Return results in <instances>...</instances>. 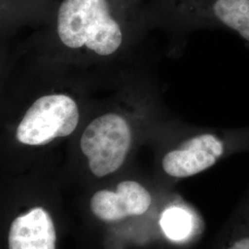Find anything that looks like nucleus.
<instances>
[{"mask_svg": "<svg viewBox=\"0 0 249 249\" xmlns=\"http://www.w3.org/2000/svg\"><path fill=\"white\" fill-rule=\"evenodd\" d=\"M131 116L126 110L108 109L94 116L83 129L80 151L96 178L109 176L124 164L133 141Z\"/></svg>", "mask_w": 249, "mask_h": 249, "instance_id": "nucleus-2", "label": "nucleus"}, {"mask_svg": "<svg viewBox=\"0 0 249 249\" xmlns=\"http://www.w3.org/2000/svg\"><path fill=\"white\" fill-rule=\"evenodd\" d=\"M151 204L148 190L132 180L120 182L116 191L100 190L90 198V210L104 222H116L145 213Z\"/></svg>", "mask_w": 249, "mask_h": 249, "instance_id": "nucleus-6", "label": "nucleus"}, {"mask_svg": "<svg viewBox=\"0 0 249 249\" xmlns=\"http://www.w3.org/2000/svg\"><path fill=\"white\" fill-rule=\"evenodd\" d=\"M53 220L43 208L17 217L10 225L9 249H55Z\"/></svg>", "mask_w": 249, "mask_h": 249, "instance_id": "nucleus-7", "label": "nucleus"}, {"mask_svg": "<svg viewBox=\"0 0 249 249\" xmlns=\"http://www.w3.org/2000/svg\"><path fill=\"white\" fill-rule=\"evenodd\" d=\"M55 36L70 53L113 56L126 42L124 9L119 0H62L56 13Z\"/></svg>", "mask_w": 249, "mask_h": 249, "instance_id": "nucleus-1", "label": "nucleus"}, {"mask_svg": "<svg viewBox=\"0 0 249 249\" xmlns=\"http://www.w3.org/2000/svg\"><path fill=\"white\" fill-rule=\"evenodd\" d=\"M160 227L165 235L173 241L186 239L192 230V217L180 207H171L164 211L160 221Z\"/></svg>", "mask_w": 249, "mask_h": 249, "instance_id": "nucleus-8", "label": "nucleus"}, {"mask_svg": "<svg viewBox=\"0 0 249 249\" xmlns=\"http://www.w3.org/2000/svg\"><path fill=\"white\" fill-rule=\"evenodd\" d=\"M249 149V128L202 130L166 151L161 168L171 178H190L214 166L232 151Z\"/></svg>", "mask_w": 249, "mask_h": 249, "instance_id": "nucleus-3", "label": "nucleus"}, {"mask_svg": "<svg viewBox=\"0 0 249 249\" xmlns=\"http://www.w3.org/2000/svg\"><path fill=\"white\" fill-rule=\"evenodd\" d=\"M165 20L180 30L223 29L249 45V0H160Z\"/></svg>", "mask_w": 249, "mask_h": 249, "instance_id": "nucleus-5", "label": "nucleus"}, {"mask_svg": "<svg viewBox=\"0 0 249 249\" xmlns=\"http://www.w3.org/2000/svg\"><path fill=\"white\" fill-rule=\"evenodd\" d=\"M226 249H249V235L232 242Z\"/></svg>", "mask_w": 249, "mask_h": 249, "instance_id": "nucleus-9", "label": "nucleus"}, {"mask_svg": "<svg viewBox=\"0 0 249 249\" xmlns=\"http://www.w3.org/2000/svg\"><path fill=\"white\" fill-rule=\"evenodd\" d=\"M79 102L66 91H50L33 101L22 113L16 139L27 146H45L71 136L80 124Z\"/></svg>", "mask_w": 249, "mask_h": 249, "instance_id": "nucleus-4", "label": "nucleus"}]
</instances>
